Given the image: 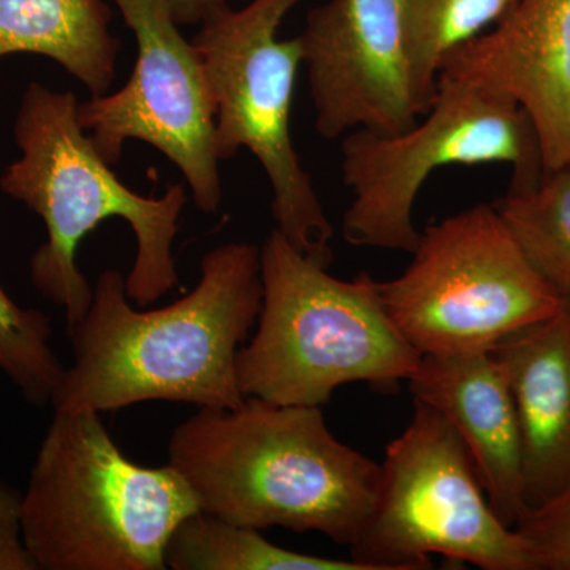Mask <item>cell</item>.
<instances>
[{
    "label": "cell",
    "instance_id": "cell-1",
    "mask_svg": "<svg viewBox=\"0 0 570 570\" xmlns=\"http://www.w3.org/2000/svg\"><path fill=\"white\" fill-rule=\"evenodd\" d=\"M194 291L160 309L130 305L126 277L105 269L70 326L73 363L55 411L116 412L146 401L232 409L245 401L236 360L262 307L261 249L228 243L202 258Z\"/></svg>",
    "mask_w": 570,
    "mask_h": 570
},
{
    "label": "cell",
    "instance_id": "cell-2",
    "mask_svg": "<svg viewBox=\"0 0 570 570\" xmlns=\"http://www.w3.org/2000/svg\"><path fill=\"white\" fill-rule=\"evenodd\" d=\"M168 464L200 512L238 527L321 532L351 547L376 504L381 464L337 441L321 406L246 396L175 428Z\"/></svg>",
    "mask_w": 570,
    "mask_h": 570
},
{
    "label": "cell",
    "instance_id": "cell-3",
    "mask_svg": "<svg viewBox=\"0 0 570 570\" xmlns=\"http://www.w3.org/2000/svg\"><path fill=\"white\" fill-rule=\"evenodd\" d=\"M78 105L73 92L31 82L14 122L21 157L0 178V189L39 214L47 227V243L31 258V279L45 299L62 307L69 328L86 316L94 295L77 265L78 246L112 217L126 220L137 239L126 277L130 302L146 307L179 287L171 249L187 202L183 184L156 198L119 181L82 129Z\"/></svg>",
    "mask_w": 570,
    "mask_h": 570
},
{
    "label": "cell",
    "instance_id": "cell-4",
    "mask_svg": "<svg viewBox=\"0 0 570 570\" xmlns=\"http://www.w3.org/2000/svg\"><path fill=\"white\" fill-rule=\"evenodd\" d=\"M198 512L175 468L127 459L92 411H55L21 493L39 570H165L171 534Z\"/></svg>",
    "mask_w": 570,
    "mask_h": 570
},
{
    "label": "cell",
    "instance_id": "cell-5",
    "mask_svg": "<svg viewBox=\"0 0 570 570\" xmlns=\"http://www.w3.org/2000/svg\"><path fill=\"white\" fill-rule=\"evenodd\" d=\"M262 307L236 370L243 395L291 406H324L362 382L396 393L422 354L393 324L379 281L330 275L277 228L261 249Z\"/></svg>",
    "mask_w": 570,
    "mask_h": 570
},
{
    "label": "cell",
    "instance_id": "cell-6",
    "mask_svg": "<svg viewBox=\"0 0 570 570\" xmlns=\"http://www.w3.org/2000/svg\"><path fill=\"white\" fill-rule=\"evenodd\" d=\"M341 174L352 190L343 219L352 246L412 254L420 234L414 206L439 168L501 164L510 186L542 175V153L531 119L509 97L475 82L438 78L433 104L404 132L354 130L341 145Z\"/></svg>",
    "mask_w": 570,
    "mask_h": 570
},
{
    "label": "cell",
    "instance_id": "cell-7",
    "mask_svg": "<svg viewBox=\"0 0 570 570\" xmlns=\"http://www.w3.org/2000/svg\"><path fill=\"white\" fill-rule=\"evenodd\" d=\"M299 2L253 0L242 10L225 3L202 21L193 43L216 107L217 159L228 160L239 148L249 149L272 184L277 230L296 249L330 268L335 228L292 140L302 45L298 37L277 39L284 18Z\"/></svg>",
    "mask_w": 570,
    "mask_h": 570
},
{
    "label": "cell",
    "instance_id": "cell-8",
    "mask_svg": "<svg viewBox=\"0 0 570 570\" xmlns=\"http://www.w3.org/2000/svg\"><path fill=\"white\" fill-rule=\"evenodd\" d=\"M379 291L393 324L422 355L493 351L569 299L487 204L428 225L411 264Z\"/></svg>",
    "mask_w": 570,
    "mask_h": 570
},
{
    "label": "cell",
    "instance_id": "cell-9",
    "mask_svg": "<svg viewBox=\"0 0 570 570\" xmlns=\"http://www.w3.org/2000/svg\"><path fill=\"white\" fill-rule=\"evenodd\" d=\"M348 549L366 570H425L431 557L482 570H538L527 540L491 508L455 428L419 400L385 450L376 504Z\"/></svg>",
    "mask_w": 570,
    "mask_h": 570
},
{
    "label": "cell",
    "instance_id": "cell-10",
    "mask_svg": "<svg viewBox=\"0 0 570 570\" xmlns=\"http://www.w3.org/2000/svg\"><path fill=\"white\" fill-rule=\"evenodd\" d=\"M137 40L129 82L78 105L82 129L105 163L121 159L124 142L154 146L181 170L197 208L217 212L223 197L214 153L212 91L198 51L184 39L167 0H112Z\"/></svg>",
    "mask_w": 570,
    "mask_h": 570
},
{
    "label": "cell",
    "instance_id": "cell-11",
    "mask_svg": "<svg viewBox=\"0 0 570 570\" xmlns=\"http://www.w3.org/2000/svg\"><path fill=\"white\" fill-rule=\"evenodd\" d=\"M298 40L326 140L400 134L419 121L403 0H328L307 13Z\"/></svg>",
    "mask_w": 570,
    "mask_h": 570
},
{
    "label": "cell",
    "instance_id": "cell-12",
    "mask_svg": "<svg viewBox=\"0 0 570 570\" xmlns=\"http://www.w3.org/2000/svg\"><path fill=\"white\" fill-rule=\"evenodd\" d=\"M439 77L509 97L534 126L543 170L570 163V0H517L490 31L450 52Z\"/></svg>",
    "mask_w": 570,
    "mask_h": 570
},
{
    "label": "cell",
    "instance_id": "cell-13",
    "mask_svg": "<svg viewBox=\"0 0 570 570\" xmlns=\"http://www.w3.org/2000/svg\"><path fill=\"white\" fill-rule=\"evenodd\" d=\"M407 385L414 400L455 428L491 508L515 528L530 510L523 442L508 379L491 351L422 355Z\"/></svg>",
    "mask_w": 570,
    "mask_h": 570
},
{
    "label": "cell",
    "instance_id": "cell-14",
    "mask_svg": "<svg viewBox=\"0 0 570 570\" xmlns=\"http://www.w3.org/2000/svg\"><path fill=\"white\" fill-rule=\"evenodd\" d=\"M508 379L530 509L570 482V298L560 313L491 351Z\"/></svg>",
    "mask_w": 570,
    "mask_h": 570
},
{
    "label": "cell",
    "instance_id": "cell-15",
    "mask_svg": "<svg viewBox=\"0 0 570 570\" xmlns=\"http://www.w3.org/2000/svg\"><path fill=\"white\" fill-rule=\"evenodd\" d=\"M105 0H0V58L39 55L73 75L92 97L116 78L119 40Z\"/></svg>",
    "mask_w": 570,
    "mask_h": 570
},
{
    "label": "cell",
    "instance_id": "cell-16",
    "mask_svg": "<svg viewBox=\"0 0 570 570\" xmlns=\"http://www.w3.org/2000/svg\"><path fill=\"white\" fill-rule=\"evenodd\" d=\"M165 566L174 570H366L354 560L283 549L254 528L204 512L187 517L176 528L165 550Z\"/></svg>",
    "mask_w": 570,
    "mask_h": 570
},
{
    "label": "cell",
    "instance_id": "cell-17",
    "mask_svg": "<svg viewBox=\"0 0 570 570\" xmlns=\"http://www.w3.org/2000/svg\"><path fill=\"white\" fill-rule=\"evenodd\" d=\"M494 208L528 261L570 298V163L510 186Z\"/></svg>",
    "mask_w": 570,
    "mask_h": 570
},
{
    "label": "cell",
    "instance_id": "cell-18",
    "mask_svg": "<svg viewBox=\"0 0 570 570\" xmlns=\"http://www.w3.org/2000/svg\"><path fill=\"white\" fill-rule=\"evenodd\" d=\"M517 0H403L412 89L420 115L438 91L445 58L497 26Z\"/></svg>",
    "mask_w": 570,
    "mask_h": 570
},
{
    "label": "cell",
    "instance_id": "cell-19",
    "mask_svg": "<svg viewBox=\"0 0 570 570\" xmlns=\"http://www.w3.org/2000/svg\"><path fill=\"white\" fill-rule=\"evenodd\" d=\"M51 340L50 318L17 305L0 287V371L32 406L51 404L66 371Z\"/></svg>",
    "mask_w": 570,
    "mask_h": 570
},
{
    "label": "cell",
    "instance_id": "cell-20",
    "mask_svg": "<svg viewBox=\"0 0 570 570\" xmlns=\"http://www.w3.org/2000/svg\"><path fill=\"white\" fill-rule=\"evenodd\" d=\"M515 530L530 546L538 570H570V482L528 510Z\"/></svg>",
    "mask_w": 570,
    "mask_h": 570
},
{
    "label": "cell",
    "instance_id": "cell-21",
    "mask_svg": "<svg viewBox=\"0 0 570 570\" xmlns=\"http://www.w3.org/2000/svg\"><path fill=\"white\" fill-rule=\"evenodd\" d=\"M0 570H39L22 539L21 491L0 480Z\"/></svg>",
    "mask_w": 570,
    "mask_h": 570
},
{
    "label": "cell",
    "instance_id": "cell-22",
    "mask_svg": "<svg viewBox=\"0 0 570 570\" xmlns=\"http://www.w3.org/2000/svg\"><path fill=\"white\" fill-rule=\"evenodd\" d=\"M178 24L202 22L212 11L228 3L227 0H167Z\"/></svg>",
    "mask_w": 570,
    "mask_h": 570
}]
</instances>
